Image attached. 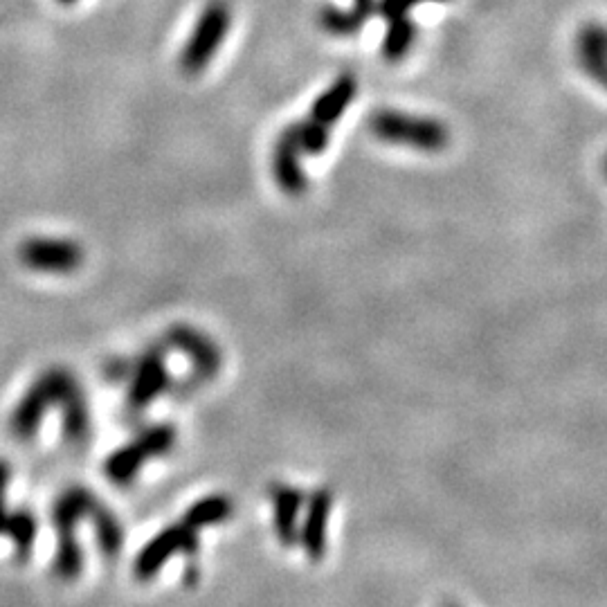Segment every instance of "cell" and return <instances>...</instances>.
<instances>
[{"label":"cell","mask_w":607,"mask_h":607,"mask_svg":"<svg viewBox=\"0 0 607 607\" xmlns=\"http://www.w3.org/2000/svg\"><path fill=\"white\" fill-rule=\"evenodd\" d=\"M358 95V79L351 72L335 77L331 86H326L311 106V120L322 122L326 126L338 124L340 117L347 113V108L353 104Z\"/></svg>","instance_id":"cell-11"},{"label":"cell","mask_w":607,"mask_h":607,"mask_svg":"<svg viewBox=\"0 0 607 607\" xmlns=\"http://www.w3.org/2000/svg\"><path fill=\"white\" fill-rule=\"evenodd\" d=\"M293 124H295V133H297V140H300L304 156H320V153H324L326 147L331 144V126L315 122V120H311V117H308V120L293 122Z\"/></svg>","instance_id":"cell-18"},{"label":"cell","mask_w":607,"mask_h":607,"mask_svg":"<svg viewBox=\"0 0 607 607\" xmlns=\"http://www.w3.org/2000/svg\"><path fill=\"white\" fill-rule=\"evenodd\" d=\"M574 54L585 75L607 90V25L596 21L585 23L576 32Z\"/></svg>","instance_id":"cell-8"},{"label":"cell","mask_w":607,"mask_h":607,"mask_svg":"<svg viewBox=\"0 0 607 607\" xmlns=\"http://www.w3.org/2000/svg\"><path fill=\"white\" fill-rule=\"evenodd\" d=\"M57 3H61V5H75V3H79V0H57Z\"/></svg>","instance_id":"cell-21"},{"label":"cell","mask_w":607,"mask_h":607,"mask_svg":"<svg viewBox=\"0 0 607 607\" xmlns=\"http://www.w3.org/2000/svg\"><path fill=\"white\" fill-rule=\"evenodd\" d=\"M419 39V25L410 16H396L387 21V30L380 41V57L387 63L403 61Z\"/></svg>","instance_id":"cell-14"},{"label":"cell","mask_w":607,"mask_h":607,"mask_svg":"<svg viewBox=\"0 0 607 607\" xmlns=\"http://www.w3.org/2000/svg\"><path fill=\"white\" fill-rule=\"evenodd\" d=\"M362 16L371 18L374 14H378V0H353V5Z\"/></svg>","instance_id":"cell-20"},{"label":"cell","mask_w":607,"mask_h":607,"mask_svg":"<svg viewBox=\"0 0 607 607\" xmlns=\"http://www.w3.org/2000/svg\"><path fill=\"white\" fill-rule=\"evenodd\" d=\"M333 511V493L326 488H317V491L308 497L304 522L300 527V538L297 542L304 547L306 556L317 563L326 554V533H329V520Z\"/></svg>","instance_id":"cell-7"},{"label":"cell","mask_w":607,"mask_h":607,"mask_svg":"<svg viewBox=\"0 0 607 607\" xmlns=\"http://www.w3.org/2000/svg\"><path fill=\"white\" fill-rule=\"evenodd\" d=\"M90 518H93L95 524V533H97V545L102 549L104 558L115 560L120 556V549L124 545V531L120 520L115 518V513L106 509L102 502H95L93 511H90Z\"/></svg>","instance_id":"cell-17"},{"label":"cell","mask_w":607,"mask_h":607,"mask_svg":"<svg viewBox=\"0 0 607 607\" xmlns=\"http://www.w3.org/2000/svg\"><path fill=\"white\" fill-rule=\"evenodd\" d=\"M232 513H234V504L228 495H210L205 497V500H198L189 506L183 522L187 527L201 531L205 527H212V524L228 522L232 518Z\"/></svg>","instance_id":"cell-16"},{"label":"cell","mask_w":607,"mask_h":607,"mask_svg":"<svg viewBox=\"0 0 607 607\" xmlns=\"http://www.w3.org/2000/svg\"><path fill=\"white\" fill-rule=\"evenodd\" d=\"M302 156L304 153L300 147V140H297L295 124H288L275 140L273 158H270L275 183L288 196H302L308 189V178L302 167Z\"/></svg>","instance_id":"cell-5"},{"label":"cell","mask_w":607,"mask_h":607,"mask_svg":"<svg viewBox=\"0 0 607 607\" xmlns=\"http://www.w3.org/2000/svg\"><path fill=\"white\" fill-rule=\"evenodd\" d=\"M232 27V7L228 0H207L178 54V68L187 77H198L219 54Z\"/></svg>","instance_id":"cell-2"},{"label":"cell","mask_w":607,"mask_h":607,"mask_svg":"<svg viewBox=\"0 0 607 607\" xmlns=\"http://www.w3.org/2000/svg\"><path fill=\"white\" fill-rule=\"evenodd\" d=\"M23 255L32 268L50 270V273H72L84 261V250L79 243L66 239H34L27 243Z\"/></svg>","instance_id":"cell-9"},{"label":"cell","mask_w":607,"mask_h":607,"mask_svg":"<svg viewBox=\"0 0 607 607\" xmlns=\"http://www.w3.org/2000/svg\"><path fill=\"white\" fill-rule=\"evenodd\" d=\"M270 502H273V527L277 533V540L284 547L297 545L300 538V513L306 502L304 493L300 488L286 486V484H275L270 488Z\"/></svg>","instance_id":"cell-10"},{"label":"cell","mask_w":607,"mask_h":607,"mask_svg":"<svg viewBox=\"0 0 607 607\" xmlns=\"http://www.w3.org/2000/svg\"><path fill=\"white\" fill-rule=\"evenodd\" d=\"M169 387V369L165 351L149 349L131 367L129 374V405L133 410L151 405Z\"/></svg>","instance_id":"cell-4"},{"label":"cell","mask_w":607,"mask_h":607,"mask_svg":"<svg viewBox=\"0 0 607 607\" xmlns=\"http://www.w3.org/2000/svg\"><path fill=\"white\" fill-rule=\"evenodd\" d=\"M369 23L367 16H362L356 7H340L333 3H326L317 12V25L322 27V32L335 39H351L358 36L362 27Z\"/></svg>","instance_id":"cell-15"},{"label":"cell","mask_w":607,"mask_h":607,"mask_svg":"<svg viewBox=\"0 0 607 607\" xmlns=\"http://www.w3.org/2000/svg\"><path fill=\"white\" fill-rule=\"evenodd\" d=\"M196 529L187 527L185 522L171 524V527L162 529L158 536H153L147 545L140 549L138 558L133 563V572L140 581H151L160 574V569L167 565V560L174 558L176 554L194 556L201 542H198Z\"/></svg>","instance_id":"cell-3"},{"label":"cell","mask_w":607,"mask_h":607,"mask_svg":"<svg viewBox=\"0 0 607 607\" xmlns=\"http://www.w3.org/2000/svg\"><path fill=\"white\" fill-rule=\"evenodd\" d=\"M167 344L171 349H176L187 356V360L192 362V367L198 376L203 378H212L219 374V369L223 365V356L216 342L212 338H207L205 333H201L194 326L187 324H176L171 326V331L167 333Z\"/></svg>","instance_id":"cell-6"},{"label":"cell","mask_w":607,"mask_h":607,"mask_svg":"<svg viewBox=\"0 0 607 607\" xmlns=\"http://www.w3.org/2000/svg\"><path fill=\"white\" fill-rule=\"evenodd\" d=\"M425 3H448V0H378V14L389 21V18L410 14L414 7Z\"/></svg>","instance_id":"cell-19"},{"label":"cell","mask_w":607,"mask_h":607,"mask_svg":"<svg viewBox=\"0 0 607 607\" xmlns=\"http://www.w3.org/2000/svg\"><path fill=\"white\" fill-rule=\"evenodd\" d=\"M369 131L380 142L423 153H441L450 144V129L437 117L414 115L396 108H380L371 115Z\"/></svg>","instance_id":"cell-1"},{"label":"cell","mask_w":607,"mask_h":607,"mask_svg":"<svg viewBox=\"0 0 607 607\" xmlns=\"http://www.w3.org/2000/svg\"><path fill=\"white\" fill-rule=\"evenodd\" d=\"M603 174H605V178H607V156H605V160H603Z\"/></svg>","instance_id":"cell-22"},{"label":"cell","mask_w":607,"mask_h":607,"mask_svg":"<svg viewBox=\"0 0 607 607\" xmlns=\"http://www.w3.org/2000/svg\"><path fill=\"white\" fill-rule=\"evenodd\" d=\"M147 459H151L149 450L142 446V441L138 437H135L131 443L117 448L113 455L106 459L104 473L113 484L126 486V484H131L135 477H138V473Z\"/></svg>","instance_id":"cell-13"},{"label":"cell","mask_w":607,"mask_h":607,"mask_svg":"<svg viewBox=\"0 0 607 607\" xmlns=\"http://www.w3.org/2000/svg\"><path fill=\"white\" fill-rule=\"evenodd\" d=\"M59 401L63 403V419H66V437L70 441H81L90 432V416L79 385L63 371Z\"/></svg>","instance_id":"cell-12"}]
</instances>
